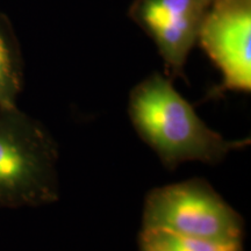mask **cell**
Masks as SVG:
<instances>
[{
	"mask_svg": "<svg viewBox=\"0 0 251 251\" xmlns=\"http://www.w3.org/2000/svg\"><path fill=\"white\" fill-rule=\"evenodd\" d=\"M142 229L241 242L243 220L211 184L194 178L152 188L144 199Z\"/></svg>",
	"mask_w": 251,
	"mask_h": 251,
	"instance_id": "2",
	"label": "cell"
},
{
	"mask_svg": "<svg viewBox=\"0 0 251 251\" xmlns=\"http://www.w3.org/2000/svg\"><path fill=\"white\" fill-rule=\"evenodd\" d=\"M128 114L140 137L170 170L185 162L218 164L250 140L229 141L198 117L162 75H150L131 90Z\"/></svg>",
	"mask_w": 251,
	"mask_h": 251,
	"instance_id": "1",
	"label": "cell"
},
{
	"mask_svg": "<svg viewBox=\"0 0 251 251\" xmlns=\"http://www.w3.org/2000/svg\"><path fill=\"white\" fill-rule=\"evenodd\" d=\"M141 251H152V250H146V249H141Z\"/></svg>",
	"mask_w": 251,
	"mask_h": 251,
	"instance_id": "8",
	"label": "cell"
},
{
	"mask_svg": "<svg viewBox=\"0 0 251 251\" xmlns=\"http://www.w3.org/2000/svg\"><path fill=\"white\" fill-rule=\"evenodd\" d=\"M20 90L17 49L7 23L0 17V108H14V101Z\"/></svg>",
	"mask_w": 251,
	"mask_h": 251,
	"instance_id": "7",
	"label": "cell"
},
{
	"mask_svg": "<svg viewBox=\"0 0 251 251\" xmlns=\"http://www.w3.org/2000/svg\"><path fill=\"white\" fill-rule=\"evenodd\" d=\"M198 42L221 71L222 89L251 90V0H213Z\"/></svg>",
	"mask_w": 251,
	"mask_h": 251,
	"instance_id": "4",
	"label": "cell"
},
{
	"mask_svg": "<svg viewBox=\"0 0 251 251\" xmlns=\"http://www.w3.org/2000/svg\"><path fill=\"white\" fill-rule=\"evenodd\" d=\"M209 1H211V2H212V1H213V0H209Z\"/></svg>",
	"mask_w": 251,
	"mask_h": 251,
	"instance_id": "9",
	"label": "cell"
},
{
	"mask_svg": "<svg viewBox=\"0 0 251 251\" xmlns=\"http://www.w3.org/2000/svg\"><path fill=\"white\" fill-rule=\"evenodd\" d=\"M140 248L152 251H242V243L218 242L165 230L142 229Z\"/></svg>",
	"mask_w": 251,
	"mask_h": 251,
	"instance_id": "6",
	"label": "cell"
},
{
	"mask_svg": "<svg viewBox=\"0 0 251 251\" xmlns=\"http://www.w3.org/2000/svg\"><path fill=\"white\" fill-rule=\"evenodd\" d=\"M209 0H134L129 17L151 37L170 76H181Z\"/></svg>",
	"mask_w": 251,
	"mask_h": 251,
	"instance_id": "5",
	"label": "cell"
},
{
	"mask_svg": "<svg viewBox=\"0 0 251 251\" xmlns=\"http://www.w3.org/2000/svg\"><path fill=\"white\" fill-rule=\"evenodd\" d=\"M57 150L36 128L0 122V201L43 202L58 198Z\"/></svg>",
	"mask_w": 251,
	"mask_h": 251,
	"instance_id": "3",
	"label": "cell"
}]
</instances>
